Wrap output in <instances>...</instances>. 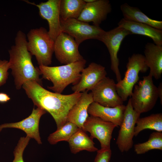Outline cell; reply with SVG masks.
Wrapping results in <instances>:
<instances>
[{
    "label": "cell",
    "instance_id": "11",
    "mask_svg": "<svg viewBox=\"0 0 162 162\" xmlns=\"http://www.w3.org/2000/svg\"><path fill=\"white\" fill-rule=\"evenodd\" d=\"M116 84L109 77L102 79L91 90L93 101L107 107L123 105V101L117 93Z\"/></svg>",
    "mask_w": 162,
    "mask_h": 162
},
{
    "label": "cell",
    "instance_id": "10",
    "mask_svg": "<svg viewBox=\"0 0 162 162\" xmlns=\"http://www.w3.org/2000/svg\"><path fill=\"white\" fill-rule=\"evenodd\" d=\"M79 46L72 37L62 32L54 41V52L61 63L68 64L84 59L79 51Z\"/></svg>",
    "mask_w": 162,
    "mask_h": 162
},
{
    "label": "cell",
    "instance_id": "12",
    "mask_svg": "<svg viewBox=\"0 0 162 162\" xmlns=\"http://www.w3.org/2000/svg\"><path fill=\"white\" fill-rule=\"evenodd\" d=\"M116 126L110 122L100 118L90 116H88L83 124V130L90 134L92 139L96 138L100 142V149L110 148L112 134Z\"/></svg>",
    "mask_w": 162,
    "mask_h": 162
},
{
    "label": "cell",
    "instance_id": "5",
    "mask_svg": "<svg viewBox=\"0 0 162 162\" xmlns=\"http://www.w3.org/2000/svg\"><path fill=\"white\" fill-rule=\"evenodd\" d=\"M130 98L134 110L138 113L147 112L152 109L158 98L157 87L154 84L149 73L135 84Z\"/></svg>",
    "mask_w": 162,
    "mask_h": 162
},
{
    "label": "cell",
    "instance_id": "18",
    "mask_svg": "<svg viewBox=\"0 0 162 162\" xmlns=\"http://www.w3.org/2000/svg\"><path fill=\"white\" fill-rule=\"evenodd\" d=\"M88 92H82L80 98L70 110L67 116V122H72L82 129L88 116V107L94 102L91 92L88 93Z\"/></svg>",
    "mask_w": 162,
    "mask_h": 162
},
{
    "label": "cell",
    "instance_id": "4",
    "mask_svg": "<svg viewBox=\"0 0 162 162\" xmlns=\"http://www.w3.org/2000/svg\"><path fill=\"white\" fill-rule=\"evenodd\" d=\"M27 48L34 56L39 66H49L52 62L54 41L43 27L31 29L27 34Z\"/></svg>",
    "mask_w": 162,
    "mask_h": 162
},
{
    "label": "cell",
    "instance_id": "9",
    "mask_svg": "<svg viewBox=\"0 0 162 162\" xmlns=\"http://www.w3.org/2000/svg\"><path fill=\"white\" fill-rule=\"evenodd\" d=\"M140 114L133 108L130 98L126 106L122 122L120 126L116 144L122 152L128 151L133 147L134 128Z\"/></svg>",
    "mask_w": 162,
    "mask_h": 162
},
{
    "label": "cell",
    "instance_id": "13",
    "mask_svg": "<svg viewBox=\"0 0 162 162\" xmlns=\"http://www.w3.org/2000/svg\"><path fill=\"white\" fill-rule=\"evenodd\" d=\"M61 0H48L38 4L29 1L26 2L37 7L39 14L42 18L48 22L49 34L54 41L62 32L60 22V6Z\"/></svg>",
    "mask_w": 162,
    "mask_h": 162
},
{
    "label": "cell",
    "instance_id": "25",
    "mask_svg": "<svg viewBox=\"0 0 162 162\" xmlns=\"http://www.w3.org/2000/svg\"><path fill=\"white\" fill-rule=\"evenodd\" d=\"M79 128L75 124L67 122L60 128L57 129L55 132L50 134L48 137V141L52 145L56 144L61 141L68 142Z\"/></svg>",
    "mask_w": 162,
    "mask_h": 162
},
{
    "label": "cell",
    "instance_id": "1",
    "mask_svg": "<svg viewBox=\"0 0 162 162\" xmlns=\"http://www.w3.org/2000/svg\"><path fill=\"white\" fill-rule=\"evenodd\" d=\"M22 87L34 105L48 112L52 116L57 129L67 122L68 114L80 98L82 93L67 95L49 91L34 80L26 82Z\"/></svg>",
    "mask_w": 162,
    "mask_h": 162
},
{
    "label": "cell",
    "instance_id": "32",
    "mask_svg": "<svg viewBox=\"0 0 162 162\" xmlns=\"http://www.w3.org/2000/svg\"><path fill=\"white\" fill-rule=\"evenodd\" d=\"M86 3H91L94 1L95 0H83Z\"/></svg>",
    "mask_w": 162,
    "mask_h": 162
},
{
    "label": "cell",
    "instance_id": "28",
    "mask_svg": "<svg viewBox=\"0 0 162 162\" xmlns=\"http://www.w3.org/2000/svg\"><path fill=\"white\" fill-rule=\"evenodd\" d=\"M10 69L9 61L0 60V86L5 84L8 79Z\"/></svg>",
    "mask_w": 162,
    "mask_h": 162
},
{
    "label": "cell",
    "instance_id": "2",
    "mask_svg": "<svg viewBox=\"0 0 162 162\" xmlns=\"http://www.w3.org/2000/svg\"><path fill=\"white\" fill-rule=\"evenodd\" d=\"M27 41L25 34L21 30L17 33L14 44L9 50L10 69L14 78L16 88L20 89L26 82L34 80L42 86L41 74L39 68L35 67L32 56L27 48Z\"/></svg>",
    "mask_w": 162,
    "mask_h": 162
},
{
    "label": "cell",
    "instance_id": "19",
    "mask_svg": "<svg viewBox=\"0 0 162 162\" xmlns=\"http://www.w3.org/2000/svg\"><path fill=\"white\" fill-rule=\"evenodd\" d=\"M118 26L128 31L131 34L145 36L151 38L155 44L162 46V30L148 25L126 20L122 18Z\"/></svg>",
    "mask_w": 162,
    "mask_h": 162
},
{
    "label": "cell",
    "instance_id": "8",
    "mask_svg": "<svg viewBox=\"0 0 162 162\" xmlns=\"http://www.w3.org/2000/svg\"><path fill=\"white\" fill-rule=\"evenodd\" d=\"M129 34H131L128 31L118 26L108 31H105L98 40L103 42L108 49L110 56L111 69L116 75L117 82L122 80L118 68V54L122 42Z\"/></svg>",
    "mask_w": 162,
    "mask_h": 162
},
{
    "label": "cell",
    "instance_id": "20",
    "mask_svg": "<svg viewBox=\"0 0 162 162\" xmlns=\"http://www.w3.org/2000/svg\"><path fill=\"white\" fill-rule=\"evenodd\" d=\"M144 53L146 63L150 69L149 74L155 79H160L162 74V46L147 43Z\"/></svg>",
    "mask_w": 162,
    "mask_h": 162
},
{
    "label": "cell",
    "instance_id": "23",
    "mask_svg": "<svg viewBox=\"0 0 162 162\" xmlns=\"http://www.w3.org/2000/svg\"><path fill=\"white\" fill-rule=\"evenodd\" d=\"M86 4L83 0H61L60 19L63 20L77 19Z\"/></svg>",
    "mask_w": 162,
    "mask_h": 162
},
{
    "label": "cell",
    "instance_id": "22",
    "mask_svg": "<svg viewBox=\"0 0 162 162\" xmlns=\"http://www.w3.org/2000/svg\"><path fill=\"white\" fill-rule=\"evenodd\" d=\"M71 152L76 154L83 150L89 152L97 151L93 139L82 129L79 128L68 141Z\"/></svg>",
    "mask_w": 162,
    "mask_h": 162
},
{
    "label": "cell",
    "instance_id": "21",
    "mask_svg": "<svg viewBox=\"0 0 162 162\" xmlns=\"http://www.w3.org/2000/svg\"><path fill=\"white\" fill-rule=\"evenodd\" d=\"M124 19L132 22L146 24L157 29L162 30V21L152 19L139 8L125 3L120 6Z\"/></svg>",
    "mask_w": 162,
    "mask_h": 162
},
{
    "label": "cell",
    "instance_id": "14",
    "mask_svg": "<svg viewBox=\"0 0 162 162\" xmlns=\"http://www.w3.org/2000/svg\"><path fill=\"white\" fill-rule=\"evenodd\" d=\"M105 68L95 62H92L82 70L78 82L73 85L71 89L74 92H81L91 90L102 79L106 77Z\"/></svg>",
    "mask_w": 162,
    "mask_h": 162
},
{
    "label": "cell",
    "instance_id": "15",
    "mask_svg": "<svg viewBox=\"0 0 162 162\" xmlns=\"http://www.w3.org/2000/svg\"><path fill=\"white\" fill-rule=\"evenodd\" d=\"M46 111L41 108H34L31 114L22 121L15 123H7L0 125V132L5 128H18L23 130L26 136L35 139L39 144L42 142L39 130V123L41 116Z\"/></svg>",
    "mask_w": 162,
    "mask_h": 162
},
{
    "label": "cell",
    "instance_id": "16",
    "mask_svg": "<svg viewBox=\"0 0 162 162\" xmlns=\"http://www.w3.org/2000/svg\"><path fill=\"white\" fill-rule=\"evenodd\" d=\"M111 10L109 0H95L91 3H86L77 19L87 23L92 22L94 25L99 26Z\"/></svg>",
    "mask_w": 162,
    "mask_h": 162
},
{
    "label": "cell",
    "instance_id": "26",
    "mask_svg": "<svg viewBox=\"0 0 162 162\" xmlns=\"http://www.w3.org/2000/svg\"><path fill=\"white\" fill-rule=\"evenodd\" d=\"M162 150V133L158 131L151 134L148 140L134 145V150L138 154H145L151 150Z\"/></svg>",
    "mask_w": 162,
    "mask_h": 162
},
{
    "label": "cell",
    "instance_id": "7",
    "mask_svg": "<svg viewBox=\"0 0 162 162\" xmlns=\"http://www.w3.org/2000/svg\"><path fill=\"white\" fill-rule=\"evenodd\" d=\"M60 22L62 32L72 37L79 45L88 39L99 40L105 31L99 26L90 25L77 19L63 20L60 19Z\"/></svg>",
    "mask_w": 162,
    "mask_h": 162
},
{
    "label": "cell",
    "instance_id": "29",
    "mask_svg": "<svg viewBox=\"0 0 162 162\" xmlns=\"http://www.w3.org/2000/svg\"><path fill=\"white\" fill-rule=\"evenodd\" d=\"M111 155V148L98 150L94 162H109Z\"/></svg>",
    "mask_w": 162,
    "mask_h": 162
},
{
    "label": "cell",
    "instance_id": "6",
    "mask_svg": "<svg viewBox=\"0 0 162 162\" xmlns=\"http://www.w3.org/2000/svg\"><path fill=\"white\" fill-rule=\"evenodd\" d=\"M126 67L124 78L116 84L117 93L123 102L130 97L134 86L139 81V72L145 73L148 68L144 56L139 53L134 54L128 58Z\"/></svg>",
    "mask_w": 162,
    "mask_h": 162
},
{
    "label": "cell",
    "instance_id": "30",
    "mask_svg": "<svg viewBox=\"0 0 162 162\" xmlns=\"http://www.w3.org/2000/svg\"><path fill=\"white\" fill-rule=\"evenodd\" d=\"M10 99V97L6 94L3 92H0V103L6 102L9 100Z\"/></svg>",
    "mask_w": 162,
    "mask_h": 162
},
{
    "label": "cell",
    "instance_id": "24",
    "mask_svg": "<svg viewBox=\"0 0 162 162\" xmlns=\"http://www.w3.org/2000/svg\"><path fill=\"white\" fill-rule=\"evenodd\" d=\"M134 128V136H136L142 131L150 129L156 131L162 132V114H152L137 120Z\"/></svg>",
    "mask_w": 162,
    "mask_h": 162
},
{
    "label": "cell",
    "instance_id": "31",
    "mask_svg": "<svg viewBox=\"0 0 162 162\" xmlns=\"http://www.w3.org/2000/svg\"><path fill=\"white\" fill-rule=\"evenodd\" d=\"M158 93V98L160 100V102L161 104H162V82L160 83L158 86L157 87Z\"/></svg>",
    "mask_w": 162,
    "mask_h": 162
},
{
    "label": "cell",
    "instance_id": "27",
    "mask_svg": "<svg viewBox=\"0 0 162 162\" xmlns=\"http://www.w3.org/2000/svg\"><path fill=\"white\" fill-rule=\"evenodd\" d=\"M31 138L28 136L21 137L14 152V158L12 162H24L23 152Z\"/></svg>",
    "mask_w": 162,
    "mask_h": 162
},
{
    "label": "cell",
    "instance_id": "3",
    "mask_svg": "<svg viewBox=\"0 0 162 162\" xmlns=\"http://www.w3.org/2000/svg\"><path fill=\"white\" fill-rule=\"evenodd\" d=\"M85 59L64 65L50 67L39 66L42 78L51 81L53 86H48L54 92L61 94L69 85H74L79 80L81 73L85 68Z\"/></svg>",
    "mask_w": 162,
    "mask_h": 162
},
{
    "label": "cell",
    "instance_id": "17",
    "mask_svg": "<svg viewBox=\"0 0 162 162\" xmlns=\"http://www.w3.org/2000/svg\"><path fill=\"white\" fill-rule=\"evenodd\" d=\"M126 106L123 104L114 107L104 106L93 102L88 107V113L90 116L97 117L110 122L116 127H120L122 122Z\"/></svg>",
    "mask_w": 162,
    "mask_h": 162
}]
</instances>
